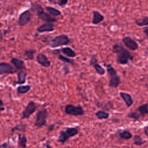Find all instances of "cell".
Returning a JSON list of instances; mask_svg holds the SVG:
<instances>
[{"instance_id":"29","label":"cell","mask_w":148,"mask_h":148,"mask_svg":"<svg viewBox=\"0 0 148 148\" xmlns=\"http://www.w3.org/2000/svg\"><path fill=\"white\" fill-rule=\"evenodd\" d=\"M140 116L141 114L139 113H137L136 112H131L127 114V117L129 119H134V120H138L140 119Z\"/></svg>"},{"instance_id":"2","label":"cell","mask_w":148,"mask_h":148,"mask_svg":"<svg viewBox=\"0 0 148 148\" xmlns=\"http://www.w3.org/2000/svg\"><path fill=\"white\" fill-rule=\"evenodd\" d=\"M107 72L109 76L108 86L111 88H117L121 83V78L117 73V71L111 64H105Z\"/></svg>"},{"instance_id":"16","label":"cell","mask_w":148,"mask_h":148,"mask_svg":"<svg viewBox=\"0 0 148 148\" xmlns=\"http://www.w3.org/2000/svg\"><path fill=\"white\" fill-rule=\"evenodd\" d=\"M54 30V26L52 23H45L37 28V31L42 32H50Z\"/></svg>"},{"instance_id":"14","label":"cell","mask_w":148,"mask_h":148,"mask_svg":"<svg viewBox=\"0 0 148 148\" xmlns=\"http://www.w3.org/2000/svg\"><path fill=\"white\" fill-rule=\"evenodd\" d=\"M31 13L28 10L23 12L19 17L18 18V24L21 26H24L26 25L30 20L31 18Z\"/></svg>"},{"instance_id":"12","label":"cell","mask_w":148,"mask_h":148,"mask_svg":"<svg viewBox=\"0 0 148 148\" xmlns=\"http://www.w3.org/2000/svg\"><path fill=\"white\" fill-rule=\"evenodd\" d=\"M37 62L42 66L45 68H48L50 66V61L48 60L46 56L43 53H39L36 56Z\"/></svg>"},{"instance_id":"37","label":"cell","mask_w":148,"mask_h":148,"mask_svg":"<svg viewBox=\"0 0 148 148\" xmlns=\"http://www.w3.org/2000/svg\"><path fill=\"white\" fill-rule=\"evenodd\" d=\"M3 105H4L3 102L0 99V106H3Z\"/></svg>"},{"instance_id":"39","label":"cell","mask_w":148,"mask_h":148,"mask_svg":"<svg viewBox=\"0 0 148 148\" xmlns=\"http://www.w3.org/2000/svg\"><path fill=\"white\" fill-rule=\"evenodd\" d=\"M0 25H1V24H0Z\"/></svg>"},{"instance_id":"9","label":"cell","mask_w":148,"mask_h":148,"mask_svg":"<svg viewBox=\"0 0 148 148\" xmlns=\"http://www.w3.org/2000/svg\"><path fill=\"white\" fill-rule=\"evenodd\" d=\"M90 64L92 66L94 69H95V72L99 75H105L106 71L103 67H102L98 63L97 59L95 55H92L91 57V60L90 61Z\"/></svg>"},{"instance_id":"24","label":"cell","mask_w":148,"mask_h":148,"mask_svg":"<svg viewBox=\"0 0 148 148\" xmlns=\"http://www.w3.org/2000/svg\"><path fill=\"white\" fill-rule=\"evenodd\" d=\"M146 140H144L140 136L138 135H135L133 136V143L138 146L143 145L146 143Z\"/></svg>"},{"instance_id":"34","label":"cell","mask_w":148,"mask_h":148,"mask_svg":"<svg viewBox=\"0 0 148 148\" xmlns=\"http://www.w3.org/2000/svg\"><path fill=\"white\" fill-rule=\"evenodd\" d=\"M67 2H68V0H60L58 2V5L60 6H64Z\"/></svg>"},{"instance_id":"3","label":"cell","mask_w":148,"mask_h":148,"mask_svg":"<svg viewBox=\"0 0 148 148\" xmlns=\"http://www.w3.org/2000/svg\"><path fill=\"white\" fill-rule=\"evenodd\" d=\"M78 134L79 130L77 127H67L64 130H61L60 132L57 142L63 144L65 143L69 139L77 135Z\"/></svg>"},{"instance_id":"7","label":"cell","mask_w":148,"mask_h":148,"mask_svg":"<svg viewBox=\"0 0 148 148\" xmlns=\"http://www.w3.org/2000/svg\"><path fill=\"white\" fill-rule=\"evenodd\" d=\"M37 108L34 101H29L21 113V119H28L36 110Z\"/></svg>"},{"instance_id":"1","label":"cell","mask_w":148,"mask_h":148,"mask_svg":"<svg viewBox=\"0 0 148 148\" xmlns=\"http://www.w3.org/2000/svg\"><path fill=\"white\" fill-rule=\"evenodd\" d=\"M113 52L117 55L116 62L120 65L128 64L130 61H132L134 56L121 45L116 43L113 46Z\"/></svg>"},{"instance_id":"4","label":"cell","mask_w":148,"mask_h":148,"mask_svg":"<svg viewBox=\"0 0 148 148\" xmlns=\"http://www.w3.org/2000/svg\"><path fill=\"white\" fill-rule=\"evenodd\" d=\"M48 115L47 110L46 108H43L42 109L38 111L36 114V117L34 125L38 128H42L43 126L45 125L46 124V119Z\"/></svg>"},{"instance_id":"33","label":"cell","mask_w":148,"mask_h":148,"mask_svg":"<svg viewBox=\"0 0 148 148\" xmlns=\"http://www.w3.org/2000/svg\"><path fill=\"white\" fill-rule=\"evenodd\" d=\"M54 129H55V124H50L47 127V130H48V132H50L53 131Z\"/></svg>"},{"instance_id":"31","label":"cell","mask_w":148,"mask_h":148,"mask_svg":"<svg viewBox=\"0 0 148 148\" xmlns=\"http://www.w3.org/2000/svg\"><path fill=\"white\" fill-rule=\"evenodd\" d=\"M35 53V50H27L24 52V55L26 56L27 58L30 60H32L34 58V54Z\"/></svg>"},{"instance_id":"11","label":"cell","mask_w":148,"mask_h":148,"mask_svg":"<svg viewBox=\"0 0 148 148\" xmlns=\"http://www.w3.org/2000/svg\"><path fill=\"white\" fill-rule=\"evenodd\" d=\"M17 70L10 64L6 62H0V75L13 74Z\"/></svg>"},{"instance_id":"30","label":"cell","mask_w":148,"mask_h":148,"mask_svg":"<svg viewBox=\"0 0 148 148\" xmlns=\"http://www.w3.org/2000/svg\"><path fill=\"white\" fill-rule=\"evenodd\" d=\"M58 59L61 61H62V62H65V63H66V64H69L72 65H74L75 64V61L74 60H72V59H70L69 58H68L66 57H65L62 55H59L58 56Z\"/></svg>"},{"instance_id":"35","label":"cell","mask_w":148,"mask_h":148,"mask_svg":"<svg viewBox=\"0 0 148 148\" xmlns=\"http://www.w3.org/2000/svg\"><path fill=\"white\" fill-rule=\"evenodd\" d=\"M143 132H144L145 135L148 138V125H146L144 127Z\"/></svg>"},{"instance_id":"8","label":"cell","mask_w":148,"mask_h":148,"mask_svg":"<svg viewBox=\"0 0 148 148\" xmlns=\"http://www.w3.org/2000/svg\"><path fill=\"white\" fill-rule=\"evenodd\" d=\"M34 9H35V11L37 13V16H38V17L45 21H47L48 23H51V22H55L57 21V20L51 17L50 14L45 13V12H43L42 8L39 5H35L34 6Z\"/></svg>"},{"instance_id":"36","label":"cell","mask_w":148,"mask_h":148,"mask_svg":"<svg viewBox=\"0 0 148 148\" xmlns=\"http://www.w3.org/2000/svg\"><path fill=\"white\" fill-rule=\"evenodd\" d=\"M143 32L145 33V34L146 35L147 38H148V27L145 28L144 30H143Z\"/></svg>"},{"instance_id":"18","label":"cell","mask_w":148,"mask_h":148,"mask_svg":"<svg viewBox=\"0 0 148 148\" xmlns=\"http://www.w3.org/2000/svg\"><path fill=\"white\" fill-rule=\"evenodd\" d=\"M92 15L93 18L92 20V23L93 24H98L104 20V16L98 11H93Z\"/></svg>"},{"instance_id":"13","label":"cell","mask_w":148,"mask_h":148,"mask_svg":"<svg viewBox=\"0 0 148 148\" xmlns=\"http://www.w3.org/2000/svg\"><path fill=\"white\" fill-rule=\"evenodd\" d=\"M119 95L120 97L123 99L127 108H130L132 105L134 103V100L130 94L125 92H120Z\"/></svg>"},{"instance_id":"5","label":"cell","mask_w":148,"mask_h":148,"mask_svg":"<svg viewBox=\"0 0 148 148\" xmlns=\"http://www.w3.org/2000/svg\"><path fill=\"white\" fill-rule=\"evenodd\" d=\"M70 41L69 38L66 35H60L53 38L49 43L51 47H57L61 46L66 45Z\"/></svg>"},{"instance_id":"28","label":"cell","mask_w":148,"mask_h":148,"mask_svg":"<svg viewBox=\"0 0 148 148\" xmlns=\"http://www.w3.org/2000/svg\"><path fill=\"white\" fill-rule=\"evenodd\" d=\"M27 125L22 124H19L16 125L14 127H13L11 131L12 132H14V131H20V132H24L26 130Z\"/></svg>"},{"instance_id":"25","label":"cell","mask_w":148,"mask_h":148,"mask_svg":"<svg viewBox=\"0 0 148 148\" xmlns=\"http://www.w3.org/2000/svg\"><path fill=\"white\" fill-rule=\"evenodd\" d=\"M137 110L139 112L141 116L148 114V103H146L139 106L137 108Z\"/></svg>"},{"instance_id":"22","label":"cell","mask_w":148,"mask_h":148,"mask_svg":"<svg viewBox=\"0 0 148 148\" xmlns=\"http://www.w3.org/2000/svg\"><path fill=\"white\" fill-rule=\"evenodd\" d=\"M119 136L123 140H129L132 138V134L128 130H123L118 133Z\"/></svg>"},{"instance_id":"38","label":"cell","mask_w":148,"mask_h":148,"mask_svg":"<svg viewBox=\"0 0 148 148\" xmlns=\"http://www.w3.org/2000/svg\"><path fill=\"white\" fill-rule=\"evenodd\" d=\"M46 148H52V147L49 144H46Z\"/></svg>"},{"instance_id":"21","label":"cell","mask_w":148,"mask_h":148,"mask_svg":"<svg viewBox=\"0 0 148 148\" xmlns=\"http://www.w3.org/2000/svg\"><path fill=\"white\" fill-rule=\"evenodd\" d=\"M61 51L62 52V53L64 54H65V56H66L67 57H69L73 58L76 56V52L73 49H72L71 48H70L69 47H65L62 48L61 49Z\"/></svg>"},{"instance_id":"19","label":"cell","mask_w":148,"mask_h":148,"mask_svg":"<svg viewBox=\"0 0 148 148\" xmlns=\"http://www.w3.org/2000/svg\"><path fill=\"white\" fill-rule=\"evenodd\" d=\"M27 138L25 135H18L17 147L18 148H27Z\"/></svg>"},{"instance_id":"27","label":"cell","mask_w":148,"mask_h":148,"mask_svg":"<svg viewBox=\"0 0 148 148\" xmlns=\"http://www.w3.org/2000/svg\"><path fill=\"white\" fill-rule=\"evenodd\" d=\"M135 23L137 25L140 27L147 26L148 25V17H144L140 20H136Z\"/></svg>"},{"instance_id":"32","label":"cell","mask_w":148,"mask_h":148,"mask_svg":"<svg viewBox=\"0 0 148 148\" xmlns=\"http://www.w3.org/2000/svg\"><path fill=\"white\" fill-rule=\"evenodd\" d=\"M0 148H14V146L10 145L9 142H3L0 145Z\"/></svg>"},{"instance_id":"10","label":"cell","mask_w":148,"mask_h":148,"mask_svg":"<svg viewBox=\"0 0 148 148\" xmlns=\"http://www.w3.org/2000/svg\"><path fill=\"white\" fill-rule=\"evenodd\" d=\"M122 42L124 45L130 50L135 51L138 49V43L132 39L130 36H127L124 37L122 39Z\"/></svg>"},{"instance_id":"17","label":"cell","mask_w":148,"mask_h":148,"mask_svg":"<svg viewBox=\"0 0 148 148\" xmlns=\"http://www.w3.org/2000/svg\"><path fill=\"white\" fill-rule=\"evenodd\" d=\"M27 73L24 69L20 70L17 72V81L16 82L18 84H23L25 83Z\"/></svg>"},{"instance_id":"6","label":"cell","mask_w":148,"mask_h":148,"mask_svg":"<svg viewBox=\"0 0 148 148\" xmlns=\"http://www.w3.org/2000/svg\"><path fill=\"white\" fill-rule=\"evenodd\" d=\"M65 113L69 115L79 116L83 115L84 110L80 106H74L72 104H68L65 108Z\"/></svg>"},{"instance_id":"23","label":"cell","mask_w":148,"mask_h":148,"mask_svg":"<svg viewBox=\"0 0 148 148\" xmlns=\"http://www.w3.org/2000/svg\"><path fill=\"white\" fill-rule=\"evenodd\" d=\"M95 115L97 117V118L99 120H106L108 119L110 116V114L108 112L103 110L97 111L95 113Z\"/></svg>"},{"instance_id":"26","label":"cell","mask_w":148,"mask_h":148,"mask_svg":"<svg viewBox=\"0 0 148 148\" xmlns=\"http://www.w3.org/2000/svg\"><path fill=\"white\" fill-rule=\"evenodd\" d=\"M46 9L49 12V13H50L51 15L53 16H58L61 14V12L60 10L53 7L47 6L46 7Z\"/></svg>"},{"instance_id":"15","label":"cell","mask_w":148,"mask_h":148,"mask_svg":"<svg viewBox=\"0 0 148 148\" xmlns=\"http://www.w3.org/2000/svg\"><path fill=\"white\" fill-rule=\"evenodd\" d=\"M11 63L14 66L15 68L17 70H23L25 68V66L24 64V62L18 58H12L10 60Z\"/></svg>"},{"instance_id":"20","label":"cell","mask_w":148,"mask_h":148,"mask_svg":"<svg viewBox=\"0 0 148 148\" xmlns=\"http://www.w3.org/2000/svg\"><path fill=\"white\" fill-rule=\"evenodd\" d=\"M31 86L30 85H21L18 86L17 87V92L18 94H25L29 91L31 90Z\"/></svg>"}]
</instances>
